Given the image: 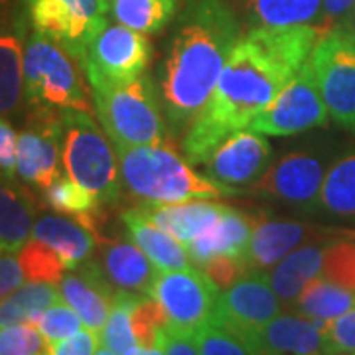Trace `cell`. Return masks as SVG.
<instances>
[{
	"label": "cell",
	"mask_w": 355,
	"mask_h": 355,
	"mask_svg": "<svg viewBox=\"0 0 355 355\" xmlns=\"http://www.w3.org/2000/svg\"><path fill=\"white\" fill-rule=\"evenodd\" d=\"M239 40V20L223 0L188 2L168 46L160 79L174 132H186L202 114Z\"/></svg>",
	"instance_id": "cell-1"
},
{
	"label": "cell",
	"mask_w": 355,
	"mask_h": 355,
	"mask_svg": "<svg viewBox=\"0 0 355 355\" xmlns=\"http://www.w3.org/2000/svg\"><path fill=\"white\" fill-rule=\"evenodd\" d=\"M300 69L249 34L241 36L221 71L211 99L184 132V158L191 166L203 164L229 135L251 127Z\"/></svg>",
	"instance_id": "cell-2"
},
{
	"label": "cell",
	"mask_w": 355,
	"mask_h": 355,
	"mask_svg": "<svg viewBox=\"0 0 355 355\" xmlns=\"http://www.w3.org/2000/svg\"><path fill=\"white\" fill-rule=\"evenodd\" d=\"M114 148L123 184L130 196L142 203H184L239 193L233 186L196 172L168 140L160 144Z\"/></svg>",
	"instance_id": "cell-3"
},
{
	"label": "cell",
	"mask_w": 355,
	"mask_h": 355,
	"mask_svg": "<svg viewBox=\"0 0 355 355\" xmlns=\"http://www.w3.org/2000/svg\"><path fill=\"white\" fill-rule=\"evenodd\" d=\"M76 60L53 40L32 32L24 44V99L44 116L67 111L95 113Z\"/></svg>",
	"instance_id": "cell-4"
},
{
	"label": "cell",
	"mask_w": 355,
	"mask_h": 355,
	"mask_svg": "<svg viewBox=\"0 0 355 355\" xmlns=\"http://www.w3.org/2000/svg\"><path fill=\"white\" fill-rule=\"evenodd\" d=\"M95 113L114 146H144L168 140L158 91L148 76L130 83H91Z\"/></svg>",
	"instance_id": "cell-5"
},
{
	"label": "cell",
	"mask_w": 355,
	"mask_h": 355,
	"mask_svg": "<svg viewBox=\"0 0 355 355\" xmlns=\"http://www.w3.org/2000/svg\"><path fill=\"white\" fill-rule=\"evenodd\" d=\"M62 123V162L67 176L103 203H114L121 196V166L114 158L107 132L97 127L91 113L67 111Z\"/></svg>",
	"instance_id": "cell-6"
},
{
	"label": "cell",
	"mask_w": 355,
	"mask_h": 355,
	"mask_svg": "<svg viewBox=\"0 0 355 355\" xmlns=\"http://www.w3.org/2000/svg\"><path fill=\"white\" fill-rule=\"evenodd\" d=\"M34 32L53 40L77 64L85 62L91 40L107 24V0H22Z\"/></svg>",
	"instance_id": "cell-7"
},
{
	"label": "cell",
	"mask_w": 355,
	"mask_h": 355,
	"mask_svg": "<svg viewBox=\"0 0 355 355\" xmlns=\"http://www.w3.org/2000/svg\"><path fill=\"white\" fill-rule=\"evenodd\" d=\"M308 64L326 109L338 125L355 130V36L336 28L316 44Z\"/></svg>",
	"instance_id": "cell-8"
},
{
	"label": "cell",
	"mask_w": 355,
	"mask_h": 355,
	"mask_svg": "<svg viewBox=\"0 0 355 355\" xmlns=\"http://www.w3.org/2000/svg\"><path fill=\"white\" fill-rule=\"evenodd\" d=\"M154 58L153 42L146 34L123 24H105L91 40L85 53V73L91 83L123 85L144 76Z\"/></svg>",
	"instance_id": "cell-9"
},
{
	"label": "cell",
	"mask_w": 355,
	"mask_h": 355,
	"mask_svg": "<svg viewBox=\"0 0 355 355\" xmlns=\"http://www.w3.org/2000/svg\"><path fill=\"white\" fill-rule=\"evenodd\" d=\"M328 119L330 113L322 99L316 76L306 62L249 128L270 137H294L310 128L324 127Z\"/></svg>",
	"instance_id": "cell-10"
},
{
	"label": "cell",
	"mask_w": 355,
	"mask_h": 355,
	"mask_svg": "<svg viewBox=\"0 0 355 355\" xmlns=\"http://www.w3.org/2000/svg\"><path fill=\"white\" fill-rule=\"evenodd\" d=\"M219 288L198 268L158 270L148 296L160 304L170 328L193 334L211 320Z\"/></svg>",
	"instance_id": "cell-11"
},
{
	"label": "cell",
	"mask_w": 355,
	"mask_h": 355,
	"mask_svg": "<svg viewBox=\"0 0 355 355\" xmlns=\"http://www.w3.org/2000/svg\"><path fill=\"white\" fill-rule=\"evenodd\" d=\"M280 302L268 277L247 272L225 291H219L211 322L245 338L280 314Z\"/></svg>",
	"instance_id": "cell-12"
},
{
	"label": "cell",
	"mask_w": 355,
	"mask_h": 355,
	"mask_svg": "<svg viewBox=\"0 0 355 355\" xmlns=\"http://www.w3.org/2000/svg\"><path fill=\"white\" fill-rule=\"evenodd\" d=\"M324 178L326 170L318 156L291 153L270 164L265 174L247 188V193L312 211L318 207Z\"/></svg>",
	"instance_id": "cell-13"
},
{
	"label": "cell",
	"mask_w": 355,
	"mask_h": 355,
	"mask_svg": "<svg viewBox=\"0 0 355 355\" xmlns=\"http://www.w3.org/2000/svg\"><path fill=\"white\" fill-rule=\"evenodd\" d=\"M272 164V148L265 135L243 128L229 135L203 162L205 176L225 186H251Z\"/></svg>",
	"instance_id": "cell-14"
},
{
	"label": "cell",
	"mask_w": 355,
	"mask_h": 355,
	"mask_svg": "<svg viewBox=\"0 0 355 355\" xmlns=\"http://www.w3.org/2000/svg\"><path fill=\"white\" fill-rule=\"evenodd\" d=\"M343 237V229L318 227L302 221H282L261 217L253 229L249 245L241 254L243 265L249 272H265L279 265L280 261L298 249L306 239H328Z\"/></svg>",
	"instance_id": "cell-15"
},
{
	"label": "cell",
	"mask_w": 355,
	"mask_h": 355,
	"mask_svg": "<svg viewBox=\"0 0 355 355\" xmlns=\"http://www.w3.org/2000/svg\"><path fill=\"white\" fill-rule=\"evenodd\" d=\"M62 160V123L60 116L36 114L34 123L18 135L16 176L22 182L46 190L58 178Z\"/></svg>",
	"instance_id": "cell-16"
},
{
	"label": "cell",
	"mask_w": 355,
	"mask_h": 355,
	"mask_svg": "<svg viewBox=\"0 0 355 355\" xmlns=\"http://www.w3.org/2000/svg\"><path fill=\"white\" fill-rule=\"evenodd\" d=\"M58 288L62 300L71 306L83 320V326L99 334L107 324L119 294L103 275L99 265L89 259L77 268L65 270Z\"/></svg>",
	"instance_id": "cell-17"
},
{
	"label": "cell",
	"mask_w": 355,
	"mask_h": 355,
	"mask_svg": "<svg viewBox=\"0 0 355 355\" xmlns=\"http://www.w3.org/2000/svg\"><path fill=\"white\" fill-rule=\"evenodd\" d=\"M253 355H326L322 324L300 314H279L243 338Z\"/></svg>",
	"instance_id": "cell-18"
},
{
	"label": "cell",
	"mask_w": 355,
	"mask_h": 355,
	"mask_svg": "<svg viewBox=\"0 0 355 355\" xmlns=\"http://www.w3.org/2000/svg\"><path fill=\"white\" fill-rule=\"evenodd\" d=\"M263 216L265 214H247L227 205L211 227L186 245L191 263L202 266L216 257H241Z\"/></svg>",
	"instance_id": "cell-19"
},
{
	"label": "cell",
	"mask_w": 355,
	"mask_h": 355,
	"mask_svg": "<svg viewBox=\"0 0 355 355\" xmlns=\"http://www.w3.org/2000/svg\"><path fill=\"white\" fill-rule=\"evenodd\" d=\"M101 253L97 257V265L116 292L148 294L158 275V268L144 254L137 243L109 241L101 239Z\"/></svg>",
	"instance_id": "cell-20"
},
{
	"label": "cell",
	"mask_w": 355,
	"mask_h": 355,
	"mask_svg": "<svg viewBox=\"0 0 355 355\" xmlns=\"http://www.w3.org/2000/svg\"><path fill=\"white\" fill-rule=\"evenodd\" d=\"M225 207L227 205L209 200H193L184 203H140L137 209L186 247L211 227L223 216Z\"/></svg>",
	"instance_id": "cell-21"
},
{
	"label": "cell",
	"mask_w": 355,
	"mask_h": 355,
	"mask_svg": "<svg viewBox=\"0 0 355 355\" xmlns=\"http://www.w3.org/2000/svg\"><path fill=\"white\" fill-rule=\"evenodd\" d=\"M32 239H38L51 247L60 254L67 270L89 261L95 251V245L101 241L91 229L81 225L79 221L60 216L40 217L32 229Z\"/></svg>",
	"instance_id": "cell-22"
},
{
	"label": "cell",
	"mask_w": 355,
	"mask_h": 355,
	"mask_svg": "<svg viewBox=\"0 0 355 355\" xmlns=\"http://www.w3.org/2000/svg\"><path fill=\"white\" fill-rule=\"evenodd\" d=\"M123 225L128 231L132 243L139 245L158 270H180L191 266V259L186 247L166 231L156 227L139 209L125 211Z\"/></svg>",
	"instance_id": "cell-23"
},
{
	"label": "cell",
	"mask_w": 355,
	"mask_h": 355,
	"mask_svg": "<svg viewBox=\"0 0 355 355\" xmlns=\"http://www.w3.org/2000/svg\"><path fill=\"white\" fill-rule=\"evenodd\" d=\"M324 257L326 245H300L270 270L268 280L282 304H294V300L304 291L306 284L322 275Z\"/></svg>",
	"instance_id": "cell-24"
},
{
	"label": "cell",
	"mask_w": 355,
	"mask_h": 355,
	"mask_svg": "<svg viewBox=\"0 0 355 355\" xmlns=\"http://www.w3.org/2000/svg\"><path fill=\"white\" fill-rule=\"evenodd\" d=\"M324 0H249V28L284 30L298 26H320Z\"/></svg>",
	"instance_id": "cell-25"
},
{
	"label": "cell",
	"mask_w": 355,
	"mask_h": 355,
	"mask_svg": "<svg viewBox=\"0 0 355 355\" xmlns=\"http://www.w3.org/2000/svg\"><path fill=\"white\" fill-rule=\"evenodd\" d=\"M34 202L24 191L16 190L10 180H0V249L20 251L32 237Z\"/></svg>",
	"instance_id": "cell-26"
},
{
	"label": "cell",
	"mask_w": 355,
	"mask_h": 355,
	"mask_svg": "<svg viewBox=\"0 0 355 355\" xmlns=\"http://www.w3.org/2000/svg\"><path fill=\"white\" fill-rule=\"evenodd\" d=\"M354 306V291L343 288L324 277H316L306 284L304 291L294 300L292 310L308 320H314L318 324H326L334 318L345 314Z\"/></svg>",
	"instance_id": "cell-27"
},
{
	"label": "cell",
	"mask_w": 355,
	"mask_h": 355,
	"mask_svg": "<svg viewBox=\"0 0 355 355\" xmlns=\"http://www.w3.org/2000/svg\"><path fill=\"white\" fill-rule=\"evenodd\" d=\"M44 202L48 203L50 209L69 216L97 235L103 202L69 176L62 174L51 186H48L44 190Z\"/></svg>",
	"instance_id": "cell-28"
},
{
	"label": "cell",
	"mask_w": 355,
	"mask_h": 355,
	"mask_svg": "<svg viewBox=\"0 0 355 355\" xmlns=\"http://www.w3.org/2000/svg\"><path fill=\"white\" fill-rule=\"evenodd\" d=\"M62 300L58 284L26 282L0 300V328L36 322L42 312Z\"/></svg>",
	"instance_id": "cell-29"
},
{
	"label": "cell",
	"mask_w": 355,
	"mask_h": 355,
	"mask_svg": "<svg viewBox=\"0 0 355 355\" xmlns=\"http://www.w3.org/2000/svg\"><path fill=\"white\" fill-rule=\"evenodd\" d=\"M109 16L140 34H158L176 16L178 0H107Z\"/></svg>",
	"instance_id": "cell-30"
},
{
	"label": "cell",
	"mask_w": 355,
	"mask_h": 355,
	"mask_svg": "<svg viewBox=\"0 0 355 355\" xmlns=\"http://www.w3.org/2000/svg\"><path fill=\"white\" fill-rule=\"evenodd\" d=\"M316 209L334 217H355V153L345 154L326 172Z\"/></svg>",
	"instance_id": "cell-31"
},
{
	"label": "cell",
	"mask_w": 355,
	"mask_h": 355,
	"mask_svg": "<svg viewBox=\"0 0 355 355\" xmlns=\"http://www.w3.org/2000/svg\"><path fill=\"white\" fill-rule=\"evenodd\" d=\"M24 99V44L16 34H0V116L12 114Z\"/></svg>",
	"instance_id": "cell-32"
},
{
	"label": "cell",
	"mask_w": 355,
	"mask_h": 355,
	"mask_svg": "<svg viewBox=\"0 0 355 355\" xmlns=\"http://www.w3.org/2000/svg\"><path fill=\"white\" fill-rule=\"evenodd\" d=\"M139 294L132 292H119L114 300L111 314L107 318V324L99 331L101 345L111 349L114 355H123L127 349L137 345L135 334H132V322H130V312L135 298Z\"/></svg>",
	"instance_id": "cell-33"
},
{
	"label": "cell",
	"mask_w": 355,
	"mask_h": 355,
	"mask_svg": "<svg viewBox=\"0 0 355 355\" xmlns=\"http://www.w3.org/2000/svg\"><path fill=\"white\" fill-rule=\"evenodd\" d=\"M18 259L26 275V282H51L60 284L67 266L51 247L38 239H30L18 251Z\"/></svg>",
	"instance_id": "cell-34"
},
{
	"label": "cell",
	"mask_w": 355,
	"mask_h": 355,
	"mask_svg": "<svg viewBox=\"0 0 355 355\" xmlns=\"http://www.w3.org/2000/svg\"><path fill=\"white\" fill-rule=\"evenodd\" d=\"M324 279L355 292V241L354 239H334L326 243V257L322 275Z\"/></svg>",
	"instance_id": "cell-35"
},
{
	"label": "cell",
	"mask_w": 355,
	"mask_h": 355,
	"mask_svg": "<svg viewBox=\"0 0 355 355\" xmlns=\"http://www.w3.org/2000/svg\"><path fill=\"white\" fill-rule=\"evenodd\" d=\"M48 345L32 322L0 328V355H46Z\"/></svg>",
	"instance_id": "cell-36"
},
{
	"label": "cell",
	"mask_w": 355,
	"mask_h": 355,
	"mask_svg": "<svg viewBox=\"0 0 355 355\" xmlns=\"http://www.w3.org/2000/svg\"><path fill=\"white\" fill-rule=\"evenodd\" d=\"M200 355H253L239 336L214 324L211 320L193 331Z\"/></svg>",
	"instance_id": "cell-37"
},
{
	"label": "cell",
	"mask_w": 355,
	"mask_h": 355,
	"mask_svg": "<svg viewBox=\"0 0 355 355\" xmlns=\"http://www.w3.org/2000/svg\"><path fill=\"white\" fill-rule=\"evenodd\" d=\"M34 324L48 343L65 340V338H69V336H73V334L85 328L83 320L79 318L76 310L62 300L50 306L46 312H42Z\"/></svg>",
	"instance_id": "cell-38"
},
{
	"label": "cell",
	"mask_w": 355,
	"mask_h": 355,
	"mask_svg": "<svg viewBox=\"0 0 355 355\" xmlns=\"http://www.w3.org/2000/svg\"><path fill=\"white\" fill-rule=\"evenodd\" d=\"M326 355H355V306L322 324Z\"/></svg>",
	"instance_id": "cell-39"
},
{
	"label": "cell",
	"mask_w": 355,
	"mask_h": 355,
	"mask_svg": "<svg viewBox=\"0 0 355 355\" xmlns=\"http://www.w3.org/2000/svg\"><path fill=\"white\" fill-rule=\"evenodd\" d=\"M200 268L219 291H225L227 286H231L233 282H237L249 272L247 266L243 265L241 257H216Z\"/></svg>",
	"instance_id": "cell-40"
},
{
	"label": "cell",
	"mask_w": 355,
	"mask_h": 355,
	"mask_svg": "<svg viewBox=\"0 0 355 355\" xmlns=\"http://www.w3.org/2000/svg\"><path fill=\"white\" fill-rule=\"evenodd\" d=\"M99 347H101L99 334L89 330V328H83L65 340L50 343L46 355H95Z\"/></svg>",
	"instance_id": "cell-41"
},
{
	"label": "cell",
	"mask_w": 355,
	"mask_h": 355,
	"mask_svg": "<svg viewBox=\"0 0 355 355\" xmlns=\"http://www.w3.org/2000/svg\"><path fill=\"white\" fill-rule=\"evenodd\" d=\"M16 160H18V135L14 127L0 116V176L12 182L16 176Z\"/></svg>",
	"instance_id": "cell-42"
},
{
	"label": "cell",
	"mask_w": 355,
	"mask_h": 355,
	"mask_svg": "<svg viewBox=\"0 0 355 355\" xmlns=\"http://www.w3.org/2000/svg\"><path fill=\"white\" fill-rule=\"evenodd\" d=\"M22 284H26V275L20 259L14 257L12 251L0 249V300Z\"/></svg>",
	"instance_id": "cell-43"
},
{
	"label": "cell",
	"mask_w": 355,
	"mask_h": 355,
	"mask_svg": "<svg viewBox=\"0 0 355 355\" xmlns=\"http://www.w3.org/2000/svg\"><path fill=\"white\" fill-rule=\"evenodd\" d=\"M355 8V0H324L322 2V18L320 28L324 34H330L331 30L340 28V22Z\"/></svg>",
	"instance_id": "cell-44"
},
{
	"label": "cell",
	"mask_w": 355,
	"mask_h": 355,
	"mask_svg": "<svg viewBox=\"0 0 355 355\" xmlns=\"http://www.w3.org/2000/svg\"><path fill=\"white\" fill-rule=\"evenodd\" d=\"M162 347L166 355H200L198 345L193 340V334L174 330V328H166L162 336Z\"/></svg>",
	"instance_id": "cell-45"
},
{
	"label": "cell",
	"mask_w": 355,
	"mask_h": 355,
	"mask_svg": "<svg viewBox=\"0 0 355 355\" xmlns=\"http://www.w3.org/2000/svg\"><path fill=\"white\" fill-rule=\"evenodd\" d=\"M123 355H166L162 345H135Z\"/></svg>",
	"instance_id": "cell-46"
},
{
	"label": "cell",
	"mask_w": 355,
	"mask_h": 355,
	"mask_svg": "<svg viewBox=\"0 0 355 355\" xmlns=\"http://www.w3.org/2000/svg\"><path fill=\"white\" fill-rule=\"evenodd\" d=\"M343 237L345 239H354L355 241V229H343Z\"/></svg>",
	"instance_id": "cell-47"
},
{
	"label": "cell",
	"mask_w": 355,
	"mask_h": 355,
	"mask_svg": "<svg viewBox=\"0 0 355 355\" xmlns=\"http://www.w3.org/2000/svg\"><path fill=\"white\" fill-rule=\"evenodd\" d=\"M95 355H114L113 352H111V349H107V347H99V349H97V352H95Z\"/></svg>",
	"instance_id": "cell-48"
},
{
	"label": "cell",
	"mask_w": 355,
	"mask_h": 355,
	"mask_svg": "<svg viewBox=\"0 0 355 355\" xmlns=\"http://www.w3.org/2000/svg\"><path fill=\"white\" fill-rule=\"evenodd\" d=\"M354 24H355V8H354ZM352 34H354V36H355V32H352Z\"/></svg>",
	"instance_id": "cell-49"
}]
</instances>
